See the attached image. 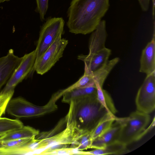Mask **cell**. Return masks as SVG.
Wrapping results in <instances>:
<instances>
[{"mask_svg": "<svg viewBox=\"0 0 155 155\" xmlns=\"http://www.w3.org/2000/svg\"><path fill=\"white\" fill-rule=\"evenodd\" d=\"M109 7V0H72L67 11L69 31L83 35L92 32Z\"/></svg>", "mask_w": 155, "mask_h": 155, "instance_id": "cell-1", "label": "cell"}, {"mask_svg": "<svg viewBox=\"0 0 155 155\" xmlns=\"http://www.w3.org/2000/svg\"><path fill=\"white\" fill-rule=\"evenodd\" d=\"M65 123L73 122L78 129L91 132L108 113L99 102L97 94L75 99L69 104Z\"/></svg>", "mask_w": 155, "mask_h": 155, "instance_id": "cell-2", "label": "cell"}, {"mask_svg": "<svg viewBox=\"0 0 155 155\" xmlns=\"http://www.w3.org/2000/svg\"><path fill=\"white\" fill-rule=\"evenodd\" d=\"M86 131L78 129L73 123L67 124L64 130L54 135L35 137L32 143V154L45 155L51 151L67 148Z\"/></svg>", "mask_w": 155, "mask_h": 155, "instance_id": "cell-3", "label": "cell"}, {"mask_svg": "<svg viewBox=\"0 0 155 155\" xmlns=\"http://www.w3.org/2000/svg\"><path fill=\"white\" fill-rule=\"evenodd\" d=\"M58 98L53 94L48 103L45 105H35L21 97L11 99L6 109L7 113L18 117H31L41 116L55 111L58 108L56 101Z\"/></svg>", "mask_w": 155, "mask_h": 155, "instance_id": "cell-4", "label": "cell"}, {"mask_svg": "<svg viewBox=\"0 0 155 155\" xmlns=\"http://www.w3.org/2000/svg\"><path fill=\"white\" fill-rule=\"evenodd\" d=\"M64 21L61 17H49L41 27L36 49L38 60L63 32Z\"/></svg>", "mask_w": 155, "mask_h": 155, "instance_id": "cell-5", "label": "cell"}, {"mask_svg": "<svg viewBox=\"0 0 155 155\" xmlns=\"http://www.w3.org/2000/svg\"><path fill=\"white\" fill-rule=\"evenodd\" d=\"M68 41L61 36L55 41L35 61L33 70L40 75L48 71L62 57Z\"/></svg>", "mask_w": 155, "mask_h": 155, "instance_id": "cell-6", "label": "cell"}, {"mask_svg": "<svg viewBox=\"0 0 155 155\" xmlns=\"http://www.w3.org/2000/svg\"><path fill=\"white\" fill-rule=\"evenodd\" d=\"M137 110L149 114L155 109V72L147 75L135 100Z\"/></svg>", "mask_w": 155, "mask_h": 155, "instance_id": "cell-7", "label": "cell"}, {"mask_svg": "<svg viewBox=\"0 0 155 155\" xmlns=\"http://www.w3.org/2000/svg\"><path fill=\"white\" fill-rule=\"evenodd\" d=\"M21 61L8 80L0 94L14 91L15 87L21 82L32 71L35 61V50L22 57Z\"/></svg>", "mask_w": 155, "mask_h": 155, "instance_id": "cell-8", "label": "cell"}, {"mask_svg": "<svg viewBox=\"0 0 155 155\" xmlns=\"http://www.w3.org/2000/svg\"><path fill=\"white\" fill-rule=\"evenodd\" d=\"M111 54L110 49L105 47L94 54L79 55L78 58L84 62V72L91 74L104 66Z\"/></svg>", "mask_w": 155, "mask_h": 155, "instance_id": "cell-9", "label": "cell"}, {"mask_svg": "<svg viewBox=\"0 0 155 155\" xmlns=\"http://www.w3.org/2000/svg\"><path fill=\"white\" fill-rule=\"evenodd\" d=\"M22 58L15 55L12 49L6 56L0 58V91L18 66Z\"/></svg>", "mask_w": 155, "mask_h": 155, "instance_id": "cell-10", "label": "cell"}, {"mask_svg": "<svg viewBox=\"0 0 155 155\" xmlns=\"http://www.w3.org/2000/svg\"><path fill=\"white\" fill-rule=\"evenodd\" d=\"M155 21L153 20L152 38L143 50L140 59L139 72L146 75L155 72Z\"/></svg>", "mask_w": 155, "mask_h": 155, "instance_id": "cell-11", "label": "cell"}, {"mask_svg": "<svg viewBox=\"0 0 155 155\" xmlns=\"http://www.w3.org/2000/svg\"><path fill=\"white\" fill-rule=\"evenodd\" d=\"M153 119L150 126L145 129L134 128L128 126H121L119 141L127 146L141 139L155 126Z\"/></svg>", "mask_w": 155, "mask_h": 155, "instance_id": "cell-12", "label": "cell"}, {"mask_svg": "<svg viewBox=\"0 0 155 155\" xmlns=\"http://www.w3.org/2000/svg\"><path fill=\"white\" fill-rule=\"evenodd\" d=\"M106 22L102 20L96 29L92 32L89 38L88 54H93L105 48L107 37Z\"/></svg>", "mask_w": 155, "mask_h": 155, "instance_id": "cell-13", "label": "cell"}, {"mask_svg": "<svg viewBox=\"0 0 155 155\" xmlns=\"http://www.w3.org/2000/svg\"><path fill=\"white\" fill-rule=\"evenodd\" d=\"M34 138L2 142L0 155L30 154V144Z\"/></svg>", "mask_w": 155, "mask_h": 155, "instance_id": "cell-14", "label": "cell"}, {"mask_svg": "<svg viewBox=\"0 0 155 155\" xmlns=\"http://www.w3.org/2000/svg\"><path fill=\"white\" fill-rule=\"evenodd\" d=\"M121 127L115 120L110 128L93 141L91 148L101 149L119 141Z\"/></svg>", "mask_w": 155, "mask_h": 155, "instance_id": "cell-15", "label": "cell"}, {"mask_svg": "<svg viewBox=\"0 0 155 155\" xmlns=\"http://www.w3.org/2000/svg\"><path fill=\"white\" fill-rule=\"evenodd\" d=\"M115 120L121 126H128L134 128L145 129L150 123V117L149 114L136 110L127 117H116Z\"/></svg>", "mask_w": 155, "mask_h": 155, "instance_id": "cell-16", "label": "cell"}, {"mask_svg": "<svg viewBox=\"0 0 155 155\" xmlns=\"http://www.w3.org/2000/svg\"><path fill=\"white\" fill-rule=\"evenodd\" d=\"M130 152L127 146L118 141L107 145L103 148L94 149V150L87 151L79 150V155H123Z\"/></svg>", "mask_w": 155, "mask_h": 155, "instance_id": "cell-17", "label": "cell"}, {"mask_svg": "<svg viewBox=\"0 0 155 155\" xmlns=\"http://www.w3.org/2000/svg\"><path fill=\"white\" fill-rule=\"evenodd\" d=\"M39 133V131L28 126H23L12 131L0 138L2 142L35 137Z\"/></svg>", "mask_w": 155, "mask_h": 155, "instance_id": "cell-18", "label": "cell"}, {"mask_svg": "<svg viewBox=\"0 0 155 155\" xmlns=\"http://www.w3.org/2000/svg\"><path fill=\"white\" fill-rule=\"evenodd\" d=\"M119 60V58L116 57L108 60L102 67L91 74L92 80L96 86V85L98 84L102 87L108 75Z\"/></svg>", "mask_w": 155, "mask_h": 155, "instance_id": "cell-19", "label": "cell"}, {"mask_svg": "<svg viewBox=\"0 0 155 155\" xmlns=\"http://www.w3.org/2000/svg\"><path fill=\"white\" fill-rule=\"evenodd\" d=\"M95 94H97L96 86L78 87L65 93L62 96L63 97L62 101L69 104L74 100Z\"/></svg>", "mask_w": 155, "mask_h": 155, "instance_id": "cell-20", "label": "cell"}, {"mask_svg": "<svg viewBox=\"0 0 155 155\" xmlns=\"http://www.w3.org/2000/svg\"><path fill=\"white\" fill-rule=\"evenodd\" d=\"M116 117L115 115L108 113L99 122L90 132L93 141L110 128L114 121Z\"/></svg>", "mask_w": 155, "mask_h": 155, "instance_id": "cell-21", "label": "cell"}, {"mask_svg": "<svg viewBox=\"0 0 155 155\" xmlns=\"http://www.w3.org/2000/svg\"><path fill=\"white\" fill-rule=\"evenodd\" d=\"M23 123L18 119L0 117V138L8 133L21 128Z\"/></svg>", "mask_w": 155, "mask_h": 155, "instance_id": "cell-22", "label": "cell"}, {"mask_svg": "<svg viewBox=\"0 0 155 155\" xmlns=\"http://www.w3.org/2000/svg\"><path fill=\"white\" fill-rule=\"evenodd\" d=\"M92 142L90 132L87 131L71 144L70 147L83 151L91 148Z\"/></svg>", "mask_w": 155, "mask_h": 155, "instance_id": "cell-23", "label": "cell"}, {"mask_svg": "<svg viewBox=\"0 0 155 155\" xmlns=\"http://www.w3.org/2000/svg\"><path fill=\"white\" fill-rule=\"evenodd\" d=\"M14 92L11 91L4 94H0V117L6 110L7 105Z\"/></svg>", "mask_w": 155, "mask_h": 155, "instance_id": "cell-24", "label": "cell"}, {"mask_svg": "<svg viewBox=\"0 0 155 155\" xmlns=\"http://www.w3.org/2000/svg\"><path fill=\"white\" fill-rule=\"evenodd\" d=\"M36 12L39 13L40 20L43 21L48 8V0H35Z\"/></svg>", "mask_w": 155, "mask_h": 155, "instance_id": "cell-25", "label": "cell"}, {"mask_svg": "<svg viewBox=\"0 0 155 155\" xmlns=\"http://www.w3.org/2000/svg\"><path fill=\"white\" fill-rule=\"evenodd\" d=\"M79 150L67 147L54 150L47 152L45 155H73L77 154Z\"/></svg>", "mask_w": 155, "mask_h": 155, "instance_id": "cell-26", "label": "cell"}, {"mask_svg": "<svg viewBox=\"0 0 155 155\" xmlns=\"http://www.w3.org/2000/svg\"><path fill=\"white\" fill-rule=\"evenodd\" d=\"M142 10L146 12L149 8L150 0H138Z\"/></svg>", "mask_w": 155, "mask_h": 155, "instance_id": "cell-27", "label": "cell"}, {"mask_svg": "<svg viewBox=\"0 0 155 155\" xmlns=\"http://www.w3.org/2000/svg\"><path fill=\"white\" fill-rule=\"evenodd\" d=\"M152 16L153 20L155 19V0H152Z\"/></svg>", "mask_w": 155, "mask_h": 155, "instance_id": "cell-28", "label": "cell"}, {"mask_svg": "<svg viewBox=\"0 0 155 155\" xmlns=\"http://www.w3.org/2000/svg\"><path fill=\"white\" fill-rule=\"evenodd\" d=\"M10 0H0V3L4 2L5 1H9Z\"/></svg>", "mask_w": 155, "mask_h": 155, "instance_id": "cell-29", "label": "cell"}, {"mask_svg": "<svg viewBox=\"0 0 155 155\" xmlns=\"http://www.w3.org/2000/svg\"><path fill=\"white\" fill-rule=\"evenodd\" d=\"M2 143L3 142L0 140V149L2 146Z\"/></svg>", "mask_w": 155, "mask_h": 155, "instance_id": "cell-30", "label": "cell"}]
</instances>
